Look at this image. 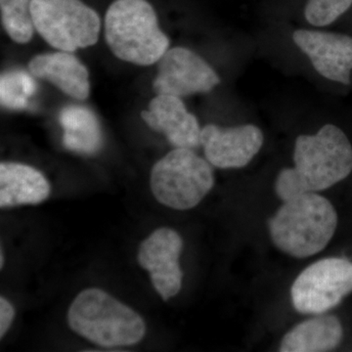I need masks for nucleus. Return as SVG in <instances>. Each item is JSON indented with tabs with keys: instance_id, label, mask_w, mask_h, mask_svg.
<instances>
[{
	"instance_id": "obj_1",
	"label": "nucleus",
	"mask_w": 352,
	"mask_h": 352,
	"mask_svg": "<svg viewBox=\"0 0 352 352\" xmlns=\"http://www.w3.org/2000/svg\"><path fill=\"white\" fill-rule=\"evenodd\" d=\"M295 168L280 171L275 192L286 201L323 191L346 179L352 171V146L339 127L327 124L314 135L296 138Z\"/></svg>"
},
{
	"instance_id": "obj_2",
	"label": "nucleus",
	"mask_w": 352,
	"mask_h": 352,
	"mask_svg": "<svg viewBox=\"0 0 352 352\" xmlns=\"http://www.w3.org/2000/svg\"><path fill=\"white\" fill-rule=\"evenodd\" d=\"M338 226V214L328 199L305 193L284 201L268 221L273 244L284 254L305 258L323 251Z\"/></svg>"
},
{
	"instance_id": "obj_3",
	"label": "nucleus",
	"mask_w": 352,
	"mask_h": 352,
	"mask_svg": "<svg viewBox=\"0 0 352 352\" xmlns=\"http://www.w3.org/2000/svg\"><path fill=\"white\" fill-rule=\"evenodd\" d=\"M69 327L101 347L131 346L146 335L142 317L107 292L89 288L80 292L69 305Z\"/></svg>"
},
{
	"instance_id": "obj_4",
	"label": "nucleus",
	"mask_w": 352,
	"mask_h": 352,
	"mask_svg": "<svg viewBox=\"0 0 352 352\" xmlns=\"http://www.w3.org/2000/svg\"><path fill=\"white\" fill-rule=\"evenodd\" d=\"M105 39L116 57L143 67L157 63L170 44L147 0H115L105 15Z\"/></svg>"
},
{
	"instance_id": "obj_5",
	"label": "nucleus",
	"mask_w": 352,
	"mask_h": 352,
	"mask_svg": "<svg viewBox=\"0 0 352 352\" xmlns=\"http://www.w3.org/2000/svg\"><path fill=\"white\" fill-rule=\"evenodd\" d=\"M214 185L212 164L187 148H175L153 166L150 187L156 200L176 210L197 207Z\"/></svg>"
},
{
	"instance_id": "obj_6",
	"label": "nucleus",
	"mask_w": 352,
	"mask_h": 352,
	"mask_svg": "<svg viewBox=\"0 0 352 352\" xmlns=\"http://www.w3.org/2000/svg\"><path fill=\"white\" fill-rule=\"evenodd\" d=\"M31 11L36 31L55 50L75 52L98 41L100 17L82 0H32Z\"/></svg>"
},
{
	"instance_id": "obj_7",
	"label": "nucleus",
	"mask_w": 352,
	"mask_h": 352,
	"mask_svg": "<svg viewBox=\"0 0 352 352\" xmlns=\"http://www.w3.org/2000/svg\"><path fill=\"white\" fill-rule=\"evenodd\" d=\"M351 293V261L329 258L312 263L298 275L291 298L296 311L319 315L338 307Z\"/></svg>"
},
{
	"instance_id": "obj_8",
	"label": "nucleus",
	"mask_w": 352,
	"mask_h": 352,
	"mask_svg": "<svg viewBox=\"0 0 352 352\" xmlns=\"http://www.w3.org/2000/svg\"><path fill=\"white\" fill-rule=\"evenodd\" d=\"M157 63V74L153 82L156 94L184 97L208 94L220 83L214 69L188 48H171Z\"/></svg>"
},
{
	"instance_id": "obj_9",
	"label": "nucleus",
	"mask_w": 352,
	"mask_h": 352,
	"mask_svg": "<svg viewBox=\"0 0 352 352\" xmlns=\"http://www.w3.org/2000/svg\"><path fill=\"white\" fill-rule=\"evenodd\" d=\"M182 248V236L166 227L150 234L138 248L139 265L149 272L153 287L164 302L182 289L183 272L179 256Z\"/></svg>"
},
{
	"instance_id": "obj_10",
	"label": "nucleus",
	"mask_w": 352,
	"mask_h": 352,
	"mask_svg": "<svg viewBox=\"0 0 352 352\" xmlns=\"http://www.w3.org/2000/svg\"><path fill=\"white\" fill-rule=\"evenodd\" d=\"M263 140V131L252 124L230 129L208 124L201 132L206 159L222 170L244 168L261 149Z\"/></svg>"
},
{
	"instance_id": "obj_11",
	"label": "nucleus",
	"mask_w": 352,
	"mask_h": 352,
	"mask_svg": "<svg viewBox=\"0 0 352 352\" xmlns=\"http://www.w3.org/2000/svg\"><path fill=\"white\" fill-rule=\"evenodd\" d=\"M293 39L322 76L342 85L351 83V36L335 32L298 30L294 32Z\"/></svg>"
},
{
	"instance_id": "obj_12",
	"label": "nucleus",
	"mask_w": 352,
	"mask_h": 352,
	"mask_svg": "<svg viewBox=\"0 0 352 352\" xmlns=\"http://www.w3.org/2000/svg\"><path fill=\"white\" fill-rule=\"evenodd\" d=\"M141 117L153 131L163 133L175 148L194 149L201 145L198 120L189 113L180 97L157 94Z\"/></svg>"
},
{
	"instance_id": "obj_13",
	"label": "nucleus",
	"mask_w": 352,
	"mask_h": 352,
	"mask_svg": "<svg viewBox=\"0 0 352 352\" xmlns=\"http://www.w3.org/2000/svg\"><path fill=\"white\" fill-rule=\"evenodd\" d=\"M28 68L34 78L52 83L76 100L83 101L89 96V72L72 52L58 50L36 55Z\"/></svg>"
},
{
	"instance_id": "obj_14",
	"label": "nucleus",
	"mask_w": 352,
	"mask_h": 352,
	"mask_svg": "<svg viewBox=\"0 0 352 352\" xmlns=\"http://www.w3.org/2000/svg\"><path fill=\"white\" fill-rule=\"evenodd\" d=\"M50 193V182L36 168L15 162L0 164V208L38 205Z\"/></svg>"
},
{
	"instance_id": "obj_15",
	"label": "nucleus",
	"mask_w": 352,
	"mask_h": 352,
	"mask_svg": "<svg viewBox=\"0 0 352 352\" xmlns=\"http://www.w3.org/2000/svg\"><path fill=\"white\" fill-rule=\"evenodd\" d=\"M344 330L333 315H320L296 325L284 336L281 352H326L339 346Z\"/></svg>"
},
{
	"instance_id": "obj_16",
	"label": "nucleus",
	"mask_w": 352,
	"mask_h": 352,
	"mask_svg": "<svg viewBox=\"0 0 352 352\" xmlns=\"http://www.w3.org/2000/svg\"><path fill=\"white\" fill-rule=\"evenodd\" d=\"M59 124L63 129V144L69 151L94 155L103 146L100 122L91 110L80 105L66 106L60 111Z\"/></svg>"
},
{
	"instance_id": "obj_17",
	"label": "nucleus",
	"mask_w": 352,
	"mask_h": 352,
	"mask_svg": "<svg viewBox=\"0 0 352 352\" xmlns=\"http://www.w3.org/2000/svg\"><path fill=\"white\" fill-rule=\"evenodd\" d=\"M31 2L32 0H0L2 25L14 43L27 44L34 36L36 28Z\"/></svg>"
},
{
	"instance_id": "obj_18",
	"label": "nucleus",
	"mask_w": 352,
	"mask_h": 352,
	"mask_svg": "<svg viewBox=\"0 0 352 352\" xmlns=\"http://www.w3.org/2000/svg\"><path fill=\"white\" fill-rule=\"evenodd\" d=\"M36 91L31 76L24 72H11L1 76V103L10 109H22Z\"/></svg>"
},
{
	"instance_id": "obj_19",
	"label": "nucleus",
	"mask_w": 352,
	"mask_h": 352,
	"mask_svg": "<svg viewBox=\"0 0 352 352\" xmlns=\"http://www.w3.org/2000/svg\"><path fill=\"white\" fill-rule=\"evenodd\" d=\"M352 6V0H308L305 19L309 24L324 27L335 22Z\"/></svg>"
},
{
	"instance_id": "obj_20",
	"label": "nucleus",
	"mask_w": 352,
	"mask_h": 352,
	"mask_svg": "<svg viewBox=\"0 0 352 352\" xmlns=\"http://www.w3.org/2000/svg\"><path fill=\"white\" fill-rule=\"evenodd\" d=\"M15 317L13 305L4 296L0 298V338H4Z\"/></svg>"
},
{
	"instance_id": "obj_21",
	"label": "nucleus",
	"mask_w": 352,
	"mask_h": 352,
	"mask_svg": "<svg viewBox=\"0 0 352 352\" xmlns=\"http://www.w3.org/2000/svg\"><path fill=\"white\" fill-rule=\"evenodd\" d=\"M4 261H6V259H4L3 251L1 250V252H0V267H1V270L3 268Z\"/></svg>"
}]
</instances>
